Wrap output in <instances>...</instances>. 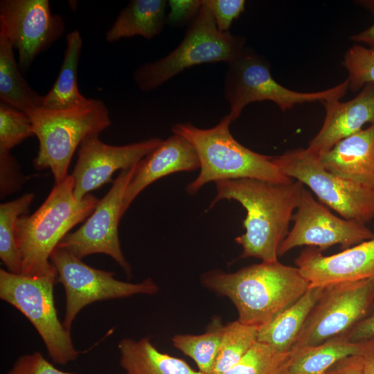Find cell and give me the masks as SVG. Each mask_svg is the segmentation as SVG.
Returning a JSON list of instances; mask_svg holds the SVG:
<instances>
[{"label": "cell", "instance_id": "cell-27", "mask_svg": "<svg viewBox=\"0 0 374 374\" xmlns=\"http://www.w3.org/2000/svg\"><path fill=\"white\" fill-rule=\"evenodd\" d=\"M224 328L221 321L215 319L204 333L176 335L171 341L177 349L194 360L200 372L212 374Z\"/></svg>", "mask_w": 374, "mask_h": 374}, {"label": "cell", "instance_id": "cell-2", "mask_svg": "<svg viewBox=\"0 0 374 374\" xmlns=\"http://www.w3.org/2000/svg\"><path fill=\"white\" fill-rule=\"evenodd\" d=\"M200 282L233 303L239 321L258 328L294 304L310 287L297 267L278 260L261 262L233 273L207 271L201 276Z\"/></svg>", "mask_w": 374, "mask_h": 374}, {"label": "cell", "instance_id": "cell-8", "mask_svg": "<svg viewBox=\"0 0 374 374\" xmlns=\"http://www.w3.org/2000/svg\"><path fill=\"white\" fill-rule=\"evenodd\" d=\"M349 89V82L317 92H298L290 90L275 80L269 64L262 55L245 47L228 64L224 84V98L230 106L229 115L232 121L238 118L244 107L251 103L271 100L285 112L306 103H324L339 100Z\"/></svg>", "mask_w": 374, "mask_h": 374}, {"label": "cell", "instance_id": "cell-37", "mask_svg": "<svg viewBox=\"0 0 374 374\" xmlns=\"http://www.w3.org/2000/svg\"><path fill=\"white\" fill-rule=\"evenodd\" d=\"M353 342H359L374 338V311L358 323L347 335Z\"/></svg>", "mask_w": 374, "mask_h": 374}, {"label": "cell", "instance_id": "cell-29", "mask_svg": "<svg viewBox=\"0 0 374 374\" xmlns=\"http://www.w3.org/2000/svg\"><path fill=\"white\" fill-rule=\"evenodd\" d=\"M289 354L256 341L235 365L222 374H282Z\"/></svg>", "mask_w": 374, "mask_h": 374}, {"label": "cell", "instance_id": "cell-14", "mask_svg": "<svg viewBox=\"0 0 374 374\" xmlns=\"http://www.w3.org/2000/svg\"><path fill=\"white\" fill-rule=\"evenodd\" d=\"M292 220L293 227L280 244L278 256L303 245L316 247L322 252L339 244L345 250L374 238L366 224L337 217L305 188Z\"/></svg>", "mask_w": 374, "mask_h": 374}, {"label": "cell", "instance_id": "cell-26", "mask_svg": "<svg viewBox=\"0 0 374 374\" xmlns=\"http://www.w3.org/2000/svg\"><path fill=\"white\" fill-rule=\"evenodd\" d=\"M33 199L34 194L28 193L0 205V258L8 271L13 274H21V260L16 242L17 222L27 213Z\"/></svg>", "mask_w": 374, "mask_h": 374}, {"label": "cell", "instance_id": "cell-12", "mask_svg": "<svg viewBox=\"0 0 374 374\" xmlns=\"http://www.w3.org/2000/svg\"><path fill=\"white\" fill-rule=\"evenodd\" d=\"M137 164L120 171L86 222L74 232L66 234L57 247L80 259L94 253L109 256L131 277L132 267L122 252L118 226L123 196Z\"/></svg>", "mask_w": 374, "mask_h": 374}, {"label": "cell", "instance_id": "cell-38", "mask_svg": "<svg viewBox=\"0 0 374 374\" xmlns=\"http://www.w3.org/2000/svg\"><path fill=\"white\" fill-rule=\"evenodd\" d=\"M356 2L374 14V0H362ZM350 39L355 42L365 44L367 48L374 51V23L368 28L350 36Z\"/></svg>", "mask_w": 374, "mask_h": 374}, {"label": "cell", "instance_id": "cell-35", "mask_svg": "<svg viewBox=\"0 0 374 374\" xmlns=\"http://www.w3.org/2000/svg\"><path fill=\"white\" fill-rule=\"evenodd\" d=\"M202 5V0H170L166 24L172 27H183L191 23L197 15Z\"/></svg>", "mask_w": 374, "mask_h": 374}, {"label": "cell", "instance_id": "cell-24", "mask_svg": "<svg viewBox=\"0 0 374 374\" xmlns=\"http://www.w3.org/2000/svg\"><path fill=\"white\" fill-rule=\"evenodd\" d=\"M66 48L58 75L49 91L42 96V109L57 110L79 106L89 98L81 94L78 87V67L82 39L78 30L66 35Z\"/></svg>", "mask_w": 374, "mask_h": 374}, {"label": "cell", "instance_id": "cell-36", "mask_svg": "<svg viewBox=\"0 0 374 374\" xmlns=\"http://www.w3.org/2000/svg\"><path fill=\"white\" fill-rule=\"evenodd\" d=\"M323 374H364L362 357L354 355L343 359Z\"/></svg>", "mask_w": 374, "mask_h": 374}, {"label": "cell", "instance_id": "cell-7", "mask_svg": "<svg viewBox=\"0 0 374 374\" xmlns=\"http://www.w3.org/2000/svg\"><path fill=\"white\" fill-rule=\"evenodd\" d=\"M55 267L40 276L13 274L0 269V298L20 311L33 324L53 361L66 365L80 352L73 346L70 330L60 322L54 302Z\"/></svg>", "mask_w": 374, "mask_h": 374}, {"label": "cell", "instance_id": "cell-15", "mask_svg": "<svg viewBox=\"0 0 374 374\" xmlns=\"http://www.w3.org/2000/svg\"><path fill=\"white\" fill-rule=\"evenodd\" d=\"M161 141V139L151 138L116 146L101 141L98 134L88 135L79 146L78 160L71 175L74 180L75 197L81 200L91 191L110 182L116 170L137 164Z\"/></svg>", "mask_w": 374, "mask_h": 374}, {"label": "cell", "instance_id": "cell-32", "mask_svg": "<svg viewBox=\"0 0 374 374\" xmlns=\"http://www.w3.org/2000/svg\"><path fill=\"white\" fill-rule=\"evenodd\" d=\"M210 9L216 26L221 33L229 32L233 20L244 11V0H203Z\"/></svg>", "mask_w": 374, "mask_h": 374}, {"label": "cell", "instance_id": "cell-34", "mask_svg": "<svg viewBox=\"0 0 374 374\" xmlns=\"http://www.w3.org/2000/svg\"><path fill=\"white\" fill-rule=\"evenodd\" d=\"M24 180L19 164L10 153L0 154L1 198L18 190Z\"/></svg>", "mask_w": 374, "mask_h": 374}, {"label": "cell", "instance_id": "cell-33", "mask_svg": "<svg viewBox=\"0 0 374 374\" xmlns=\"http://www.w3.org/2000/svg\"><path fill=\"white\" fill-rule=\"evenodd\" d=\"M6 374H75L57 368L39 352L21 356Z\"/></svg>", "mask_w": 374, "mask_h": 374}, {"label": "cell", "instance_id": "cell-1", "mask_svg": "<svg viewBox=\"0 0 374 374\" xmlns=\"http://www.w3.org/2000/svg\"><path fill=\"white\" fill-rule=\"evenodd\" d=\"M215 184L217 194L208 209L222 199H233L247 211L242 222L245 233L235 238L242 249L240 258L278 261L279 247L289 232L304 185L296 180L274 183L256 179L222 180Z\"/></svg>", "mask_w": 374, "mask_h": 374}, {"label": "cell", "instance_id": "cell-10", "mask_svg": "<svg viewBox=\"0 0 374 374\" xmlns=\"http://www.w3.org/2000/svg\"><path fill=\"white\" fill-rule=\"evenodd\" d=\"M57 270L56 282L66 296L64 327L70 330L80 311L96 301L123 299L136 294H154L157 284L150 278L132 283L117 280L114 273L93 268L68 250L57 247L51 255Z\"/></svg>", "mask_w": 374, "mask_h": 374}, {"label": "cell", "instance_id": "cell-18", "mask_svg": "<svg viewBox=\"0 0 374 374\" xmlns=\"http://www.w3.org/2000/svg\"><path fill=\"white\" fill-rule=\"evenodd\" d=\"M325 118L319 132L307 149L317 155L328 152L341 140L374 123V83L366 84L360 92L346 102L333 100L323 103Z\"/></svg>", "mask_w": 374, "mask_h": 374}, {"label": "cell", "instance_id": "cell-6", "mask_svg": "<svg viewBox=\"0 0 374 374\" xmlns=\"http://www.w3.org/2000/svg\"><path fill=\"white\" fill-rule=\"evenodd\" d=\"M202 2L181 43L164 57L135 69L133 78L141 91L154 90L195 65L218 62L229 64L244 49V37L220 32L210 9Z\"/></svg>", "mask_w": 374, "mask_h": 374}, {"label": "cell", "instance_id": "cell-4", "mask_svg": "<svg viewBox=\"0 0 374 374\" xmlns=\"http://www.w3.org/2000/svg\"><path fill=\"white\" fill-rule=\"evenodd\" d=\"M231 122L227 114L208 129L189 123L172 126V133L191 143L199 161V175L188 184L187 193L194 195L205 184L222 180L256 179L274 183L293 180L281 172L273 157L253 152L235 140L229 130Z\"/></svg>", "mask_w": 374, "mask_h": 374}, {"label": "cell", "instance_id": "cell-31", "mask_svg": "<svg viewBox=\"0 0 374 374\" xmlns=\"http://www.w3.org/2000/svg\"><path fill=\"white\" fill-rule=\"evenodd\" d=\"M343 66L348 71L349 89H361L366 84L374 83V51L367 47L355 44L344 56Z\"/></svg>", "mask_w": 374, "mask_h": 374}, {"label": "cell", "instance_id": "cell-11", "mask_svg": "<svg viewBox=\"0 0 374 374\" xmlns=\"http://www.w3.org/2000/svg\"><path fill=\"white\" fill-rule=\"evenodd\" d=\"M373 311V280L325 286L292 348L316 345L337 336L347 335Z\"/></svg>", "mask_w": 374, "mask_h": 374}, {"label": "cell", "instance_id": "cell-19", "mask_svg": "<svg viewBox=\"0 0 374 374\" xmlns=\"http://www.w3.org/2000/svg\"><path fill=\"white\" fill-rule=\"evenodd\" d=\"M329 172L374 188V123L319 155Z\"/></svg>", "mask_w": 374, "mask_h": 374}, {"label": "cell", "instance_id": "cell-3", "mask_svg": "<svg viewBox=\"0 0 374 374\" xmlns=\"http://www.w3.org/2000/svg\"><path fill=\"white\" fill-rule=\"evenodd\" d=\"M74 180L68 175L55 184L30 215H21L16 225V242L21 260V274L44 275L53 269L51 255L59 242L78 223L89 216L98 199L91 193L81 200L73 194Z\"/></svg>", "mask_w": 374, "mask_h": 374}, {"label": "cell", "instance_id": "cell-21", "mask_svg": "<svg viewBox=\"0 0 374 374\" xmlns=\"http://www.w3.org/2000/svg\"><path fill=\"white\" fill-rule=\"evenodd\" d=\"M168 1L132 0L124 8L107 31L105 39L114 42L136 35L152 39L166 24Z\"/></svg>", "mask_w": 374, "mask_h": 374}, {"label": "cell", "instance_id": "cell-9", "mask_svg": "<svg viewBox=\"0 0 374 374\" xmlns=\"http://www.w3.org/2000/svg\"><path fill=\"white\" fill-rule=\"evenodd\" d=\"M272 161L283 174L307 186L341 217L364 224L374 220V188L329 172L319 155L301 148L273 157Z\"/></svg>", "mask_w": 374, "mask_h": 374}, {"label": "cell", "instance_id": "cell-39", "mask_svg": "<svg viewBox=\"0 0 374 374\" xmlns=\"http://www.w3.org/2000/svg\"><path fill=\"white\" fill-rule=\"evenodd\" d=\"M365 341L364 350L360 355L364 374H374V338Z\"/></svg>", "mask_w": 374, "mask_h": 374}, {"label": "cell", "instance_id": "cell-30", "mask_svg": "<svg viewBox=\"0 0 374 374\" xmlns=\"http://www.w3.org/2000/svg\"><path fill=\"white\" fill-rule=\"evenodd\" d=\"M34 133L28 116L6 103H0V154L8 153Z\"/></svg>", "mask_w": 374, "mask_h": 374}, {"label": "cell", "instance_id": "cell-17", "mask_svg": "<svg viewBox=\"0 0 374 374\" xmlns=\"http://www.w3.org/2000/svg\"><path fill=\"white\" fill-rule=\"evenodd\" d=\"M199 168L197 152L184 137L173 134L136 165L125 190L121 216L125 214L134 199L147 186L172 173L194 171Z\"/></svg>", "mask_w": 374, "mask_h": 374}, {"label": "cell", "instance_id": "cell-25", "mask_svg": "<svg viewBox=\"0 0 374 374\" xmlns=\"http://www.w3.org/2000/svg\"><path fill=\"white\" fill-rule=\"evenodd\" d=\"M13 48L0 32V99L18 110L41 108L42 96L33 90L20 73Z\"/></svg>", "mask_w": 374, "mask_h": 374}, {"label": "cell", "instance_id": "cell-23", "mask_svg": "<svg viewBox=\"0 0 374 374\" xmlns=\"http://www.w3.org/2000/svg\"><path fill=\"white\" fill-rule=\"evenodd\" d=\"M323 287L310 286L294 304L258 328V341L281 353L290 352Z\"/></svg>", "mask_w": 374, "mask_h": 374}, {"label": "cell", "instance_id": "cell-13", "mask_svg": "<svg viewBox=\"0 0 374 374\" xmlns=\"http://www.w3.org/2000/svg\"><path fill=\"white\" fill-rule=\"evenodd\" d=\"M64 31V19L51 12L48 0L0 1V32L17 50L18 65L23 71Z\"/></svg>", "mask_w": 374, "mask_h": 374}, {"label": "cell", "instance_id": "cell-22", "mask_svg": "<svg viewBox=\"0 0 374 374\" xmlns=\"http://www.w3.org/2000/svg\"><path fill=\"white\" fill-rule=\"evenodd\" d=\"M118 348L126 374H204L181 359L160 352L148 337L138 341L123 339Z\"/></svg>", "mask_w": 374, "mask_h": 374}, {"label": "cell", "instance_id": "cell-20", "mask_svg": "<svg viewBox=\"0 0 374 374\" xmlns=\"http://www.w3.org/2000/svg\"><path fill=\"white\" fill-rule=\"evenodd\" d=\"M365 343L353 342L347 335H340L316 345L292 348L282 374H323L340 360L360 355Z\"/></svg>", "mask_w": 374, "mask_h": 374}, {"label": "cell", "instance_id": "cell-28", "mask_svg": "<svg viewBox=\"0 0 374 374\" xmlns=\"http://www.w3.org/2000/svg\"><path fill=\"white\" fill-rule=\"evenodd\" d=\"M258 328L238 320L224 326L212 374H222L235 365L258 341Z\"/></svg>", "mask_w": 374, "mask_h": 374}, {"label": "cell", "instance_id": "cell-5", "mask_svg": "<svg viewBox=\"0 0 374 374\" xmlns=\"http://www.w3.org/2000/svg\"><path fill=\"white\" fill-rule=\"evenodd\" d=\"M24 113L39 143L34 166L37 170L50 168L55 184L68 176L73 155L82 140L89 134H99L111 123L105 104L93 98L72 108H36Z\"/></svg>", "mask_w": 374, "mask_h": 374}, {"label": "cell", "instance_id": "cell-16", "mask_svg": "<svg viewBox=\"0 0 374 374\" xmlns=\"http://www.w3.org/2000/svg\"><path fill=\"white\" fill-rule=\"evenodd\" d=\"M295 264L312 287L374 281V238L331 256H323L317 249H305Z\"/></svg>", "mask_w": 374, "mask_h": 374}]
</instances>
